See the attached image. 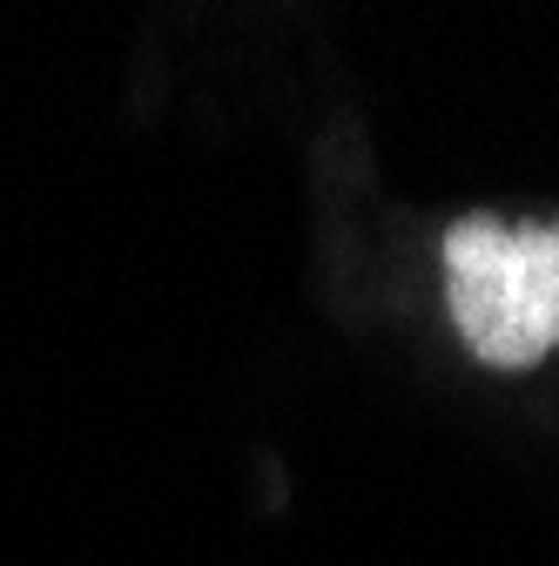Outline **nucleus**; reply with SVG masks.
Here are the masks:
<instances>
[{
    "label": "nucleus",
    "instance_id": "f257e3e1",
    "mask_svg": "<svg viewBox=\"0 0 559 566\" xmlns=\"http://www.w3.org/2000/svg\"><path fill=\"white\" fill-rule=\"evenodd\" d=\"M439 256L452 317L485 365H532L559 350V217H458Z\"/></svg>",
    "mask_w": 559,
    "mask_h": 566
}]
</instances>
